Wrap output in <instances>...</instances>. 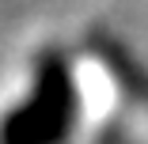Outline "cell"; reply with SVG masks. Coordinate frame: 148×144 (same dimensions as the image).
<instances>
[{
  "instance_id": "cell-2",
  "label": "cell",
  "mask_w": 148,
  "mask_h": 144,
  "mask_svg": "<svg viewBox=\"0 0 148 144\" xmlns=\"http://www.w3.org/2000/svg\"><path fill=\"white\" fill-rule=\"evenodd\" d=\"M87 49L99 57V65L110 72V80L122 87V95L129 102H137L140 110H148V68L140 65V57L122 46L110 31L95 27V31H87Z\"/></svg>"
},
{
  "instance_id": "cell-1",
  "label": "cell",
  "mask_w": 148,
  "mask_h": 144,
  "mask_svg": "<svg viewBox=\"0 0 148 144\" xmlns=\"http://www.w3.org/2000/svg\"><path fill=\"white\" fill-rule=\"evenodd\" d=\"M80 121V87L72 57L46 46L34 57L31 95L0 118V144H69Z\"/></svg>"
}]
</instances>
